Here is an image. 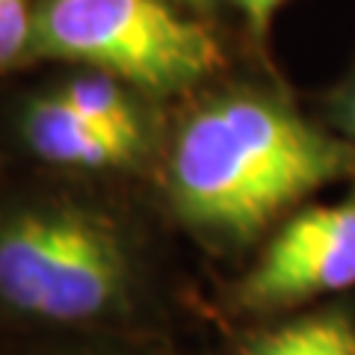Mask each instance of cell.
<instances>
[{
  "instance_id": "obj_10",
  "label": "cell",
  "mask_w": 355,
  "mask_h": 355,
  "mask_svg": "<svg viewBox=\"0 0 355 355\" xmlns=\"http://www.w3.org/2000/svg\"><path fill=\"white\" fill-rule=\"evenodd\" d=\"M349 125L355 130V89H352V98H349Z\"/></svg>"
},
{
  "instance_id": "obj_9",
  "label": "cell",
  "mask_w": 355,
  "mask_h": 355,
  "mask_svg": "<svg viewBox=\"0 0 355 355\" xmlns=\"http://www.w3.org/2000/svg\"><path fill=\"white\" fill-rule=\"evenodd\" d=\"M234 3L243 9V15L249 18V24L254 30H263L270 24V18L275 15V9H279L284 0H234Z\"/></svg>"
},
{
  "instance_id": "obj_4",
  "label": "cell",
  "mask_w": 355,
  "mask_h": 355,
  "mask_svg": "<svg viewBox=\"0 0 355 355\" xmlns=\"http://www.w3.org/2000/svg\"><path fill=\"white\" fill-rule=\"evenodd\" d=\"M355 284V202L311 207L266 246L243 284L249 305H293Z\"/></svg>"
},
{
  "instance_id": "obj_3",
  "label": "cell",
  "mask_w": 355,
  "mask_h": 355,
  "mask_svg": "<svg viewBox=\"0 0 355 355\" xmlns=\"http://www.w3.org/2000/svg\"><path fill=\"white\" fill-rule=\"evenodd\" d=\"M125 284L121 243L95 216L39 210L0 228V299L21 314L92 320L119 302Z\"/></svg>"
},
{
  "instance_id": "obj_2",
  "label": "cell",
  "mask_w": 355,
  "mask_h": 355,
  "mask_svg": "<svg viewBox=\"0 0 355 355\" xmlns=\"http://www.w3.org/2000/svg\"><path fill=\"white\" fill-rule=\"evenodd\" d=\"M30 39L42 57L92 65L154 92L184 89L222 62L216 39L163 0H44Z\"/></svg>"
},
{
  "instance_id": "obj_6",
  "label": "cell",
  "mask_w": 355,
  "mask_h": 355,
  "mask_svg": "<svg viewBox=\"0 0 355 355\" xmlns=\"http://www.w3.org/2000/svg\"><path fill=\"white\" fill-rule=\"evenodd\" d=\"M249 355H355V329L343 317H308L266 335Z\"/></svg>"
},
{
  "instance_id": "obj_7",
  "label": "cell",
  "mask_w": 355,
  "mask_h": 355,
  "mask_svg": "<svg viewBox=\"0 0 355 355\" xmlns=\"http://www.w3.org/2000/svg\"><path fill=\"white\" fill-rule=\"evenodd\" d=\"M60 95L71 107L80 110L83 116L98 121V125H104L116 133H125V137L142 139L137 110L121 95V89L113 80H107V77H80V80L65 86Z\"/></svg>"
},
{
  "instance_id": "obj_1",
  "label": "cell",
  "mask_w": 355,
  "mask_h": 355,
  "mask_svg": "<svg viewBox=\"0 0 355 355\" xmlns=\"http://www.w3.org/2000/svg\"><path fill=\"white\" fill-rule=\"evenodd\" d=\"M343 169L347 151L291 110L225 98L181 130L169 175L184 219L246 237Z\"/></svg>"
},
{
  "instance_id": "obj_5",
  "label": "cell",
  "mask_w": 355,
  "mask_h": 355,
  "mask_svg": "<svg viewBox=\"0 0 355 355\" xmlns=\"http://www.w3.org/2000/svg\"><path fill=\"white\" fill-rule=\"evenodd\" d=\"M24 133L39 157L60 166H86V169L125 163L142 142L98 125L62 95L33 101L24 116Z\"/></svg>"
},
{
  "instance_id": "obj_8",
  "label": "cell",
  "mask_w": 355,
  "mask_h": 355,
  "mask_svg": "<svg viewBox=\"0 0 355 355\" xmlns=\"http://www.w3.org/2000/svg\"><path fill=\"white\" fill-rule=\"evenodd\" d=\"M33 36V21L24 0H0V65L24 51Z\"/></svg>"
}]
</instances>
